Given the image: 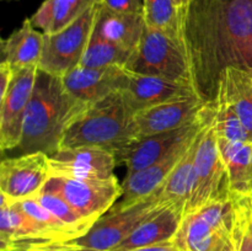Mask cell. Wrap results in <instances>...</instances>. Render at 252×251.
<instances>
[{
	"instance_id": "6da1fadb",
	"label": "cell",
	"mask_w": 252,
	"mask_h": 251,
	"mask_svg": "<svg viewBox=\"0 0 252 251\" xmlns=\"http://www.w3.org/2000/svg\"><path fill=\"white\" fill-rule=\"evenodd\" d=\"M184 42L197 94L214 102L225 69L252 71V0H191Z\"/></svg>"
},
{
	"instance_id": "7a4b0ae2",
	"label": "cell",
	"mask_w": 252,
	"mask_h": 251,
	"mask_svg": "<svg viewBox=\"0 0 252 251\" xmlns=\"http://www.w3.org/2000/svg\"><path fill=\"white\" fill-rule=\"evenodd\" d=\"M86 106L66 90L61 76L38 70L25 115L19 145L22 154L43 152L52 155L58 152L64 133Z\"/></svg>"
},
{
	"instance_id": "3957f363",
	"label": "cell",
	"mask_w": 252,
	"mask_h": 251,
	"mask_svg": "<svg viewBox=\"0 0 252 251\" xmlns=\"http://www.w3.org/2000/svg\"><path fill=\"white\" fill-rule=\"evenodd\" d=\"M252 197L231 193L182 218L174 238L180 251H226L239 249L249 228Z\"/></svg>"
},
{
	"instance_id": "277c9868",
	"label": "cell",
	"mask_w": 252,
	"mask_h": 251,
	"mask_svg": "<svg viewBox=\"0 0 252 251\" xmlns=\"http://www.w3.org/2000/svg\"><path fill=\"white\" fill-rule=\"evenodd\" d=\"M139 138L134 115L121 93L86 106L64 133L62 148L100 147L117 154Z\"/></svg>"
},
{
	"instance_id": "5b68a950",
	"label": "cell",
	"mask_w": 252,
	"mask_h": 251,
	"mask_svg": "<svg viewBox=\"0 0 252 251\" xmlns=\"http://www.w3.org/2000/svg\"><path fill=\"white\" fill-rule=\"evenodd\" d=\"M125 68L130 73L193 85L191 63L185 44L147 24L139 46Z\"/></svg>"
},
{
	"instance_id": "8992f818",
	"label": "cell",
	"mask_w": 252,
	"mask_h": 251,
	"mask_svg": "<svg viewBox=\"0 0 252 251\" xmlns=\"http://www.w3.org/2000/svg\"><path fill=\"white\" fill-rule=\"evenodd\" d=\"M230 194L228 171L218 147L213 118L202 130L194 157L192 193L184 217Z\"/></svg>"
},
{
	"instance_id": "52a82bcc",
	"label": "cell",
	"mask_w": 252,
	"mask_h": 251,
	"mask_svg": "<svg viewBox=\"0 0 252 251\" xmlns=\"http://www.w3.org/2000/svg\"><path fill=\"white\" fill-rule=\"evenodd\" d=\"M161 188V187H160ZM160 188L148 198L121 211H110L101 217L83 236L63 243L76 251H110L127 239L145 219L159 211Z\"/></svg>"
},
{
	"instance_id": "ba28073f",
	"label": "cell",
	"mask_w": 252,
	"mask_h": 251,
	"mask_svg": "<svg viewBox=\"0 0 252 251\" xmlns=\"http://www.w3.org/2000/svg\"><path fill=\"white\" fill-rule=\"evenodd\" d=\"M100 4L89 9L61 31L46 34L39 70L63 78L80 64L93 34Z\"/></svg>"
},
{
	"instance_id": "9c48e42d",
	"label": "cell",
	"mask_w": 252,
	"mask_h": 251,
	"mask_svg": "<svg viewBox=\"0 0 252 251\" xmlns=\"http://www.w3.org/2000/svg\"><path fill=\"white\" fill-rule=\"evenodd\" d=\"M214 115H216L214 102L207 103L198 118L192 121L191 123H187L184 127L169 132L138 138L132 144L123 148L116 154L117 160L125 164L128 174L145 169L159 160L164 159L170 153L192 139L209 121L213 120Z\"/></svg>"
},
{
	"instance_id": "30bf717a",
	"label": "cell",
	"mask_w": 252,
	"mask_h": 251,
	"mask_svg": "<svg viewBox=\"0 0 252 251\" xmlns=\"http://www.w3.org/2000/svg\"><path fill=\"white\" fill-rule=\"evenodd\" d=\"M43 191L59 194L81 217L96 221L122 197V185L116 176L105 180L52 176Z\"/></svg>"
},
{
	"instance_id": "8fae6325",
	"label": "cell",
	"mask_w": 252,
	"mask_h": 251,
	"mask_svg": "<svg viewBox=\"0 0 252 251\" xmlns=\"http://www.w3.org/2000/svg\"><path fill=\"white\" fill-rule=\"evenodd\" d=\"M51 157L43 152L7 157L0 165V194L11 202L34 198L51 179Z\"/></svg>"
},
{
	"instance_id": "7c38bea8",
	"label": "cell",
	"mask_w": 252,
	"mask_h": 251,
	"mask_svg": "<svg viewBox=\"0 0 252 251\" xmlns=\"http://www.w3.org/2000/svg\"><path fill=\"white\" fill-rule=\"evenodd\" d=\"M38 65L14 68V78L4 97L0 98V147L19 148L22 139L27 106L33 94Z\"/></svg>"
},
{
	"instance_id": "4fadbf2b",
	"label": "cell",
	"mask_w": 252,
	"mask_h": 251,
	"mask_svg": "<svg viewBox=\"0 0 252 251\" xmlns=\"http://www.w3.org/2000/svg\"><path fill=\"white\" fill-rule=\"evenodd\" d=\"M51 157L52 176L79 180H105L115 176L117 157L100 147L62 148ZM51 176V177H52Z\"/></svg>"
},
{
	"instance_id": "5bb4252c",
	"label": "cell",
	"mask_w": 252,
	"mask_h": 251,
	"mask_svg": "<svg viewBox=\"0 0 252 251\" xmlns=\"http://www.w3.org/2000/svg\"><path fill=\"white\" fill-rule=\"evenodd\" d=\"M129 71L125 66L113 65L105 68H86L78 65L63 76L66 90L85 105L121 93L125 88Z\"/></svg>"
},
{
	"instance_id": "9a60e30c",
	"label": "cell",
	"mask_w": 252,
	"mask_h": 251,
	"mask_svg": "<svg viewBox=\"0 0 252 251\" xmlns=\"http://www.w3.org/2000/svg\"><path fill=\"white\" fill-rule=\"evenodd\" d=\"M207 106L197 94L160 103L134 115L139 138L159 134L191 123Z\"/></svg>"
},
{
	"instance_id": "2e32d148",
	"label": "cell",
	"mask_w": 252,
	"mask_h": 251,
	"mask_svg": "<svg viewBox=\"0 0 252 251\" xmlns=\"http://www.w3.org/2000/svg\"><path fill=\"white\" fill-rule=\"evenodd\" d=\"M121 94L127 107L135 115L160 103L194 95L197 91L191 84L177 83L159 76L143 75L129 71L127 83Z\"/></svg>"
},
{
	"instance_id": "e0dca14e",
	"label": "cell",
	"mask_w": 252,
	"mask_h": 251,
	"mask_svg": "<svg viewBox=\"0 0 252 251\" xmlns=\"http://www.w3.org/2000/svg\"><path fill=\"white\" fill-rule=\"evenodd\" d=\"M194 137L189 139V142L185 143L184 145L175 149L172 153H170L169 155H166L164 159L155 162V164L150 165V166L145 167L143 170H139V171L129 172V174L127 172L123 181L121 182V185H122V197L118 199L117 203L110 211H121V209H126L130 206H134L138 202L148 198L154 192H157L166 181L169 175L171 174L174 167L180 161V159L185 154V152L189 147Z\"/></svg>"
},
{
	"instance_id": "ac0fdd59",
	"label": "cell",
	"mask_w": 252,
	"mask_h": 251,
	"mask_svg": "<svg viewBox=\"0 0 252 251\" xmlns=\"http://www.w3.org/2000/svg\"><path fill=\"white\" fill-rule=\"evenodd\" d=\"M184 213L174 207H161L145 219L127 239L110 251H133L174 241Z\"/></svg>"
},
{
	"instance_id": "d6986e66",
	"label": "cell",
	"mask_w": 252,
	"mask_h": 251,
	"mask_svg": "<svg viewBox=\"0 0 252 251\" xmlns=\"http://www.w3.org/2000/svg\"><path fill=\"white\" fill-rule=\"evenodd\" d=\"M144 29V15L117 12L106 7L102 2L98 5L94 33L102 38L134 52L139 46Z\"/></svg>"
},
{
	"instance_id": "ffe728a7",
	"label": "cell",
	"mask_w": 252,
	"mask_h": 251,
	"mask_svg": "<svg viewBox=\"0 0 252 251\" xmlns=\"http://www.w3.org/2000/svg\"><path fill=\"white\" fill-rule=\"evenodd\" d=\"M203 128H202V130H203ZM202 130L194 137V139L192 140L189 147L187 148L185 154L182 155L180 161L177 162V165L174 167L171 174L169 175L166 181L164 182V185L160 188L159 201L161 206L174 207V208L182 212L184 214L192 193L194 157H196L197 149H198Z\"/></svg>"
},
{
	"instance_id": "44dd1931",
	"label": "cell",
	"mask_w": 252,
	"mask_h": 251,
	"mask_svg": "<svg viewBox=\"0 0 252 251\" xmlns=\"http://www.w3.org/2000/svg\"><path fill=\"white\" fill-rule=\"evenodd\" d=\"M46 34L32 25L30 17L7 38L1 39V53L12 68L39 65Z\"/></svg>"
},
{
	"instance_id": "7402d4cb",
	"label": "cell",
	"mask_w": 252,
	"mask_h": 251,
	"mask_svg": "<svg viewBox=\"0 0 252 251\" xmlns=\"http://www.w3.org/2000/svg\"><path fill=\"white\" fill-rule=\"evenodd\" d=\"M218 147L228 171L231 193L252 197V143L218 137Z\"/></svg>"
},
{
	"instance_id": "603a6c76",
	"label": "cell",
	"mask_w": 252,
	"mask_h": 251,
	"mask_svg": "<svg viewBox=\"0 0 252 251\" xmlns=\"http://www.w3.org/2000/svg\"><path fill=\"white\" fill-rule=\"evenodd\" d=\"M100 2L102 0H44L30 20L44 34H52Z\"/></svg>"
},
{
	"instance_id": "cb8c5ba5",
	"label": "cell",
	"mask_w": 252,
	"mask_h": 251,
	"mask_svg": "<svg viewBox=\"0 0 252 251\" xmlns=\"http://www.w3.org/2000/svg\"><path fill=\"white\" fill-rule=\"evenodd\" d=\"M219 89L240 118L249 142L252 143V71L243 68L225 69L220 76Z\"/></svg>"
},
{
	"instance_id": "d4e9b609",
	"label": "cell",
	"mask_w": 252,
	"mask_h": 251,
	"mask_svg": "<svg viewBox=\"0 0 252 251\" xmlns=\"http://www.w3.org/2000/svg\"><path fill=\"white\" fill-rule=\"evenodd\" d=\"M144 19L148 26L160 30L185 44V15L177 9L174 0H144Z\"/></svg>"
},
{
	"instance_id": "484cf974",
	"label": "cell",
	"mask_w": 252,
	"mask_h": 251,
	"mask_svg": "<svg viewBox=\"0 0 252 251\" xmlns=\"http://www.w3.org/2000/svg\"><path fill=\"white\" fill-rule=\"evenodd\" d=\"M133 52L115 42L107 41L98 34H91L90 42L81 59L80 66L86 68H105V66H126Z\"/></svg>"
},
{
	"instance_id": "4316f807",
	"label": "cell",
	"mask_w": 252,
	"mask_h": 251,
	"mask_svg": "<svg viewBox=\"0 0 252 251\" xmlns=\"http://www.w3.org/2000/svg\"><path fill=\"white\" fill-rule=\"evenodd\" d=\"M37 199L41 202L42 206L46 207L59 220H62L68 226V229L73 233L75 239L79 238V236L85 235L90 230L91 226L96 223L91 219H86L81 217L63 197L54 193V192L42 191L37 196Z\"/></svg>"
},
{
	"instance_id": "83f0119b",
	"label": "cell",
	"mask_w": 252,
	"mask_h": 251,
	"mask_svg": "<svg viewBox=\"0 0 252 251\" xmlns=\"http://www.w3.org/2000/svg\"><path fill=\"white\" fill-rule=\"evenodd\" d=\"M214 106H216L214 127H216L217 135L233 142H249L248 133L240 118L226 100L221 89H218Z\"/></svg>"
},
{
	"instance_id": "f1b7e54d",
	"label": "cell",
	"mask_w": 252,
	"mask_h": 251,
	"mask_svg": "<svg viewBox=\"0 0 252 251\" xmlns=\"http://www.w3.org/2000/svg\"><path fill=\"white\" fill-rule=\"evenodd\" d=\"M16 203L19 204L22 211L26 212L30 217H32L43 228H46L53 235V238L56 239L57 244H63L75 239L73 233L68 229V226L63 221L59 220L46 207L42 206L41 202L37 199V197L25 199V201H19Z\"/></svg>"
},
{
	"instance_id": "f546056e",
	"label": "cell",
	"mask_w": 252,
	"mask_h": 251,
	"mask_svg": "<svg viewBox=\"0 0 252 251\" xmlns=\"http://www.w3.org/2000/svg\"><path fill=\"white\" fill-rule=\"evenodd\" d=\"M102 4L113 11L144 15V0H102Z\"/></svg>"
},
{
	"instance_id": "4dcf8cb0",
	"label": "cell",
	"mask_w": 252,
	"mask_h": 251,
	"mask_svg": "<svg viewBox=\"0 0 252 251\" xmlns=\"http://www.w3.org/2000/svg\"><path fill=\"white\" fill-rule=\"evenodd\" d=\"M14 78V68L7 62L2 61L0 64V98L4 97Z\"/></svg>"
},
{
	"instance_id": "1f68e13d",
	"label": "cell",
	"mask_w": 252,
	"mask_h": 251,
	"mask_svg": "<svg viewBox=\"0 0 252 251\" xmlns=\"http://www.w3.org/2000/svg\"><path fill=\"white\" fill-rule=\"evenodd\" d=\"M133 251H180L176 248V245L174 244V241L166 244H161V245H155V246H149V248H143V249H137V250Z\"/></svg>"
},
{
	"instance_id": "d6a6232c",
	"label": "cell",
	"mask_w": 252,
	"mask_h": 251,
	"mask_svg": "<svg viewBox=\"0 0 252 251\" xmlns=\"http://www.w3.org/2000/svg\"><path fill=\"white\" fill-rule=\"evenodd\" d=\"M30 251H76V250L75 249L64 245V244H53V245L42 246V248H37Z\"/></svg>"
},
{
	"instance_id": "836d02e7",
	"label": "cell",
	"mask_w": 252,
	"mask_h": 251,
	"mask_svg": "<svg viewBox=\"0 0 252 251\" xmlns=\"http://www.w3.org/2000/svg\"><path fill=\"white\" fill-rule=\"evenodd\" d=\"M238 251H252V234L249 231V228L241 239Z\"/></svg>"
},
{
	"instance_id": "e575fe53",
	"label": "cell",
	"mask_w": 252,
	"mask_h": 251,
	"mask_svg": "<svg viewBox=\"0 0 252 251\" xmlns=\"http://www.w3.org/2000/svg\"><path fill=\"white\" fill-rule=\"evenodd\" d=\"M189 1L191 0H174L175 5L177 6V9L181 11V14H184L186 16V11H187V7H189Z\"/></svg>"
},
{
	"instance_id": "d590c367",
	"label": "cell",
	"mask_w": 252,
	"mask_h": 251,
	"mask_svg": "<svg viewBox=\"0 0 252 251\" xmlns=\"http://www.w3.org/2000/svg\"><path fill=\"white\" fill-rule=\"evenodd\" d=\"M249 231L252 234V203H251V212H250V219H249Z\"/></svg>"
},
{
	"instance_id": "8d00e7d4",
	"label": "cell",
	"mask_w": 252,
	"mask_h": 251,
	"mask_svg": "<svg viewBox=\"0 0 252 251\" xmlns=\"http://www.w3.org/2000/svg\"><path fill=\"white\" fill-rule=\"evenodd\" d=\"M239 249H236V248H231V249H229V250H226V251H238Z\"/></svg>"
}]
</instances>
